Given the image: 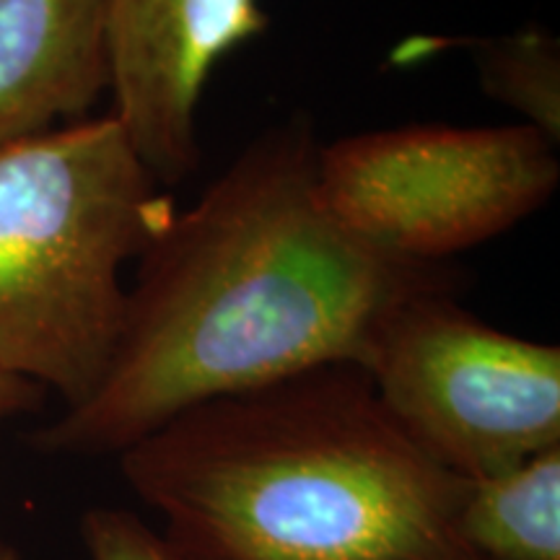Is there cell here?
Wrapping results in <instances>:
<instances>
[{
	"mask_svg": "<svg viewBox=\"0 0 560 560\" xmlns=\"http://www.w3.org/2000/svg\"><path fill=\"white\" fill-rule=\"evenodd\" d=\"M42 392L45 389L37 384L19 380V376L0 369V420L37 410L42 405Z\"/></svg>",
	"mask_w": 560,
	"mask_h": 560,
	"instance_id": "11",
	"label": "cell"
},
{
	"mask_svg": "<svg viewBox=\"0 0 560 560\" xmlns=\"http://www.w3.org/2000/svg\"><path fill=\"white\" fill-rule=\"evenodd\" d=\"M363 371L412 444L465 480L560 446V348L488 325L452 289L405 299Z\"/></svg>",
	"mask_w": 560,
	"mask_h": 560,
	"instance_id": "4",
	"label": "cell"
},
{
	"mask_svg": "<svg viewBox=\"0 0 560 560\" xmlns=\"http://www.w3.org/2000/svg\"><path fill=\"white\" fill-rule=\"evenodd\" d=\"M529 125H402L319 145L317 185L348 231L410 262L495 240L552 198L560 164Z\"/></svg>",
	"mask_w": 560,
	"mask_h": 560,
	"instance_id": "5",
	"label": "cell"
},
{
	"mask_svg": "<svg viewBox=\"0 0 560 560\" xmlns=\"http://www.w3.org/2000/svg\"><path fill=\"white\" fill-rule=\"evenodd\" d=\"M117 459L185 560H482L459 532L470 480L353 363L202 402Z\"/></svg>",
	"mask_w": 560,
	"mask_h": 560,
	"instance_id": "2",
	"label": "cell"
},
{
	"mask_svg": "<svg viewBox=\"0 0 560 560\" xmlns=\"http://www.w3.org/2000/svg\"><path fill=\"white\" fill-rule=\"evenodd\" d=\"M81 540L89 560H185L128 509H89L81 516Z\"/></svg>",
	"mask_w": 560,
	"mask_h": 560,
	"instance_id": "10",
	"label": "cell"
},
{
	"mask_svg": "<svg viewBox=\"0 0 560 560\" xmlns=\"http://www.w3.org/2000/svg\"><path fill=\"white\" fill-rule=\"evenodd\" d=\"M0 560H24V556L11 542L0 540Z\"/></svg>",
	"mask_w": 560,
	"mask_h": 560,
	"instance_id": "12",
	"label": "cell"
},
{
	"mask_svg": "<svg viewBox=\"0 0 560 560\" xmlns=\"http://www.w3.org/2000/svg\"><path fill=\"white\" fill-rule=\"evenodd\" d=\"M112 115L159 185L200 161L198 107L219 62L268 26L260 0H104Z\"/></svg>",
	"mask_w": 560,
	"mask_h": 560,
	"instance_id": "6",
	"label": "cell"
},
{
	"mask_svg": "<svg viewBox=\"0 0 560 560\" xmlns=\"http://www.w3.org/2000/svg\"><path fill=\"white\" fill-rule=\"evenodd\" d=\"M482 89L506 104L552 143L560 138V50L548 32L524 30L509 37L470 42Z\"/></svg>",
	"mask_w": 560,
	"mask_h": 560,
	"instance_id": "9",
	"label": "cell"
},
{
	"mask_svg": "<svg viewBox=\"0 0 560 560\" xmlns=\"http://www.w3.org/2000/svg\"><path fill=\"white\" fill-rule=\"evenodd\" d=\"M104 91V0H0V145L86 120Z\"/></svg>",
	"mask_w": 560,
	"mask_h": 560,
	"instance_id": "7",
	"label": "cell"
},
{
	"mask_svg": "<svg viewBox=\"0 0 560 560\" xmlns=\"http://www.w3.org/2000/svg\"><path fill=\"white\" fill-rule=\"evenodd\" d=\"M310 125L255 138L138 257L136 285L100 387L32 446L120 457L202 402L304 371L366 366L405 299L452 289L441 265L363 242L327 210Z\"/></svg>",
	"mask_w": 560,
	"mask_h": 560,
	"instance_id": "1",
	"label": "cell"
},
{
	"mask_svg": "<svg viewBox=\"0 0 560 560\" xmlns=\"http://www.w3.org/2000/svg\"><path fill=\"white\" fill-rule=\"evenodd\" d=\"M459 532L482 560H560V446L470 480Z\"/></svg>",
	"mask_w": 560,
	"mask_h": 560,
	"instance_id": "8",
	"label": "cell"
},
{
	"mask_svg": "<svg viewBox=\"0 0 560 560\" xmlns=\"http://www.w3.org/2000/svg\"><path fill=\"white\" fill-rule=\"evenodd\" d=\"M174 213L115 115L0 145V369L86 400L122 332V268Z\"/></svg>",
	"mask_w": 560,
	"mask_h": 560,
	"instance_id": "3",
	"label": "cell"
}]
</instances>
